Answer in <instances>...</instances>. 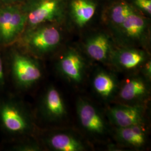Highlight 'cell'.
Here are the masks:
<instances>
[{
  "label": "cell",
  "mask_w": 151,
  "mask_h": 151,
  "mask_svg": "<svg viewBox=\"0 0 151 151\" xmlns=\"http://www.w3.org/2000/svg\"><path fill=\"white\" fill-rule=\"evenodd\" d=\"M134 9L130 4L124 0L115 2L109 7L106 14L108 22L116 30Z\"/></svg>",
  "instance_id": "obj_14"
},
{
  "label": "cell",
  "mask_w": 151,
  "mask_h": 151,
  "mask_svg": "<svg viewBox=\"0 0 151 151\" xmlns=\"http://www.w3.org/2000/svg\"><path fill=\"white\" fill-rule=\"evenodd\" d=\"M25 0H0L3 5H10L22 4Z\"/></svg>",
  "instance_id": "obj_22"
},
{
  "label": "cell",
  "mask_w": 151,
  "mask_h": 151,
  "mask_svg": "<svg viewBox=\"0 0 151 151\" xmlns=\"http://www.w3.org/2000/svg\"><path fill=\"white\" fill-rule=\"evenodd\" d=\"M77 114L82 126L89 132L100 134L105 132V125L103 118L91 104L81 100L78 104Z\"/></svg>",
  "instance_id": "obj_7"
},
{
  "label": "cell",
  "mask_w": 151,
  "mask_h": 151,
  "mask_svg": "<svg viewBox=\"0 0 151 151\" xmlns=\"http://www.w3.org/2000/svg\"><path fill=\"white\" fill-rule=\"evenodd\" d=\"M118 135L122 141L134 147L143 146L146 141L145 131L140 125L119 128Z\"/></svg>",
  "instance_id": "obj_16"
},
{
  "label": "cell",
  "mask_w": 151,
  "mask_h": 151,
  "mask_svg": "<svg viewBox=\"0 0 151 151\" xmlns=\"http://www.w3.org/2000/svg\"><path fill=\"white\" fill-rule=\"evenodd\" d=\"M48 146L58 151H80L84 149L80 140L72 135L65 133H57L51 135L47 139Z\"/></svg>",
  "instance_id": "obj_13"
},
{
  "label": "cell",
  "mask_w": 151,
  "mask_h": 151,
  "mask_svg": "<svg viewBox=\"0 0 151 151\" xmlns=\"http://www.w3.org/2000/svg\"><path fill=\"white\" fill-rule=\"evenodd\" d=\"M93 86L100 96L108 97L113 93L115 88V82L113 78L108 73L100 72L94 77Z\"/></svg>",
  "instance_id": "obj_18"
},
{
  "label": "cell",
  "mask_w": 151,
  "mask_h": 151,
  "mask_svg": "<svg viewBox=\"0 0 151 151\" xmlns=\"http://www.w3.org/2000/svg\"><path fill=\"white\" fill-rule=\"evenodd\" d=\"M22 42L29 52L37 56L48 54L56 48L61 42L62 34L57 24H44L25 30Z\"/></svg>",
  "instance_id": "obj_2"
},
{
  "label": "cell",
  "mask_w": 151,
  "mask_h": 151,
  "mask_svg": "<svg viewBox=\"0 0 151 151\" xmlns=\"http://www.w3.org/2000/svg\"><path fill=\"white\" fill-rule=\"evenodd\" d=\"M70 9V15L76 25L83 27L94 15L96 4L92 0H72Z\"/></svg>",
  "instance_id": "obj_11"
},
{
  "label": "cell",
  "mask_w": 151,
  "mask_h": 151,
  "mask_svg": "<svg viewBox=\"0 0 151 151\" xmlns=\"http://www.w3.org/2000/svg\"><path fill=\"white\" fill-rule=\"evenodd\" d=\"M116 60L119 65L126 70L137 68L145 60L144 52L135 49H122L116 54Z\"/></svg>",
  "instance_id": "obj_15"
},
{
  "label": "cell",
  "mask_w": 151,
  "mask_h": 151,
  "mask_svg": "<svg viewBox=\"0 0 151 151\" xmlns=\"http://www.w3.org/2000/svg\"><path fill=\"white\" fill-rule=\"evenodd\" d=\"M151 62L150 61L147 62L145 65V72L148 76L151 75Z\"/></svg>",
  "instance_id": "obj_23"
},
{
  "label": "cell",
  "mask_w": 151,
  "mask_h": 151,
  "mask_svg": "<svg viewBox=\"0 0 151 151\" xmlns=\"http://www.w3.org/2000/svg\"><path fill=\"white\" fill-rule=\"evenodd\" d=\"M0 124L10 134L27 133L32 127L31 120L22 105L12 100L0 102Z\"/></svg>",
  "instance_id": "obj_4"
},
{
  "label": "cell",
  "mask_w": 151,
  "mask_h": 151,
  "mask_svg": "<svg viewBox=\"0 0 151 151\" xmlns=\"http://www.w3.org/2000/svg\"><path fill=\"white\" fill-rule=\"evenodd\" d=\"M39 149V148L37 145L29 143L17 145L12 148L14 151H37Z\"/></svg>",
  "instance_id": "obj_20"
},
{
  "label": "cell",
  "mask_w": 151,
  "mask_h": 151,
  "mask_svg": "<svg viewBox=\"0 0 151 151\" xmlns=\"http://www.w3.org/2000/svg\"><path fill=\"white\" fill-rule=\"evenodd\" d=\"M147 91L145 83L139 78L127 81L121 89L120 96L125 101H131L144 95Z\"/></svg>",
  "instance_id": "obj_17"
},
{
  "label": "cell",
  "mask_w": 151,
  "mask_h": 151,
  "mask_svg": "<svg viewBox=\"0 0 151 151\" xmlns=\"http://www.w3.org/2000/svg\"><path fill=\"white\" fill-rule=\"evenodd\" d=\"M4 82H5V76H4L3 63L0 55V86L3 85L4 84Z\"/></svg>",
  "instance_id": "obj_21"
},
{
  "label": "cell",
  "mask_w": 151,
  "mask_h": 151,
  "mask_svg": "<svg viewBox=\"0 0 151 151\" xmlns=\"http://www.w3.org/2000/svg\"><path fill=\"white\" fill-rule=\"evenodd\" d=\"M21 5L27 16L25 30L44 24H58L65 19V0H25Z\"/></svg>",
  "instance_id": "obj_1"
},
{
  "label": "cell",
  "mask_w": 151,
  "mask_h": 151,
  "mask_svg": "<svg viewBox=\"0 0 151 151\" xmlns=\"http://www.w3.org/2000/svg\"><path fill=\"white\" fill-rule=\"evenodd\" d=\"M60 72L70 81L76 83L83 78L84 61L81 55L74 49L67 51L59 62Z\"/></svg>",
  "instance_id": "obj_8"
},
{
  "label": "cell",
  "mask_w": 151,
  "mask_h": 151,
  "mask_svg": "<svg viewBox=\"0 0 151 151\" xmlns=\"http://www.w3.org/2000/svg\"><path fill=\"white\" fill-rule=\"evenodd\" d=\"M124 40L140 43L146 39L149 30V22L135 8L117 29Z\"/></svg>",
  "instance_id": "obj_6"
},
{
  "label": "cell",
  "mask_w": 151,
  "mask_h": 151,
  "mask_svg": "<svg viewBox=\"0 0 151 151\" xmlns=\"http://www.w3.org/2000/svg\"><path fill=\"white\" fill-rule=\"evenodd\" d=\"M85 48L87 54L91 58L100 62L108 60L111 53V41L103 32H99L88 38Z\"/></svg>",
  "instance_id": "obj_10"
},
{
  "label": "cell",
  "mask_w": 151,
  "mask_h": 151,
  "mask_svg": "<svg viewBox=\"0 0 151 151\" xmlns=\"http://www.w3.org/2000/svg\"><path fill=\"white\" fill-rule=\"evenodd\" d=\"M2 5H3V4H2V3H1V1H0V7H1V6Z\"/></svg>",
  "instance_id": "obj_24"
},
{
  "label": "cell",
  "mask_w": 151,
  "mask_h": 151,
  "mask_svg": "<svg viewBox=\"0 0 151 151\" xmlns=\"http://www.w3.org/2000/svg\"><path fill=\"white\" fill-rule=\"evenodd\" d=\"M11 69L14 81L22 88L32 86L42 77V70L38 63L19 52L11 54Z\"/></svg>",
  "instance_id": "obj_5"
},
{
  "label": "cell",
  "mask_w": 151,
  "mask_h": 151,
  "mask_svg": "<svg viewBox=\"0 0 151 151\" xmlns=\"http://www.w3.org/2000/svg\"><path fill=\"white\" fill-rule=\"evenodd\" d=\"M135 9L146 16L151 15V0H132Z\"/></svg>",
  "instance_id": "obj_19"
},
{
  "label": "cell",
  "mask_w": 151,
  "mask_h": 151,
  "mask_svg": "<svg viewBox=\"0 0 151 151\" xmlns=\"http://www.w3.org/2000/svg\"><path fill=\"white\" fill-rule=\"evenodd\" d=\"M109 115L114 123L119 128L141 125L142 122V110L136 106H115L110 109Z\"/></svg>",
  "instance_id": "obj_9"
},
{
  "label": "cell",
  "mask_w": 151,
  "mask_h": 151,
  "mask_svg": "<svg viewBox=\"0 0 151 151\" xmlns=\"http://www.w3.org/2000/svg\"><path fill=\"white\" fill-rule=\"evenodd\" d=\"M43 110L49 119H59L65 114V109L63 100L58 91L54 87H49L43 99Z\"/></svg>",
  "instance_id": "obj_12"
},
{
  "label": "cell",
  "mask_w": 151,
  "mask_h": 151,
  "mask_svg": "<svg viewBox=\"0 0 151 151\" xmlns=\"http://www.w3.org/2000/svg\"><path fill=\"white\" fill-rule=\"evenodd\" d=\"M27 26V16L21 4L0 7V44L12 43L22 36Z\"/></svg>",
  "instance_id": "obj_3"
}]
</instances>
